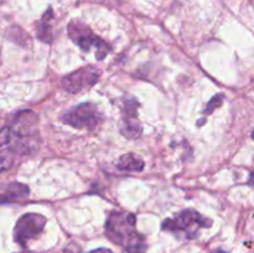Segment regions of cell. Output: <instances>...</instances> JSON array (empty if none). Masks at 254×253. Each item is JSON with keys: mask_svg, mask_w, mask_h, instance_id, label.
<instances>
[{"mask_svg": "<svg viewBox=\"0 0 254 253\" xmlns=\"http://www.w3.org/2000/svg\"><path fill=\"white\" fill-rule=\"evenodd\" d=\"M12 140V133L10 126H5V128L0 129V148L6 146L7 144L11 143Z\"/></svg>", "mask_w": 254, "mask_h": 253, "instance_id": "obj_15", "label": "cell"}, {"mask_svg": "<svg viewBox=\"0 0 254 253\" xmlns=\"http://www.w3.org/2000/svg\"><path fill=\"white\" fill-rule=\"evenodd\" d=\"M46 217L39 213H25L17 220L14 228V238L22 247L36 238L46 225Z\"/></svg>", "mask_w": 254, "mask_h": 253, "instance_id": "obj_5", "label": "cell"}, {"mask_svg": "<svg viewBox=\"0 0 254 253\" xmlns=\"http://www.w3.org/2000/svg\"><path fill=\"white\" fill-rule=\"evenodd\" d=\"M212 221L203 217L195 210H184L174 218H168L163 222L164 231L173 233H184L186 238H195L201 228L210 227Z\"/></svg>", "mask_w": 254, "mask_h": 253, "instance_id": "obj_2", "label": "cell"}, {"mask_svg": "<svg viewBox=\"0 0 254 253\" xmlns=\"http://www.w3.org/2000/svg\"><path fill=\"white\" fill-rule=\"evenodd\" d=\"M213 253H227V252H223V251H216V252Z\"/></svg>", "mask_w": 254, "mask_h": 253, "instance_id": "obj_19", "label": "cell"}, {"mask_svg": "<svg viewBox=\"0 0 254 253\" xmlns=\"http://www.w3.org/2000/svg\"><path fill=\"white\" fill-rule=\"evenodd\" d=\"M117 168L123 171H141L144 169V160L133 153L124 154L119 158Z\"/></svg>", "mask_w": 254, "mask_h": 253, "instance_id": "obj_9", "label": "cell"}, {"mask_svg": "<svg viewBox=\"0 0 254 253\" xmlns=\"http://www.w3.org/2000/svg\"><path fill=\"white\" fill-rule=\"evenodd\" d=\"M138 102L134 99H129L124 103V118H136V112H138Z\"/></svg>", "mask_w": 254, "mask_h": 253, "instance_id": "obj_13", "label": "cell"}, {"mask_svg": "<svg viewBox=\"0 0 254 253\" xmlns=\"http://www.w3.org/2000/svg\"><path fill=\"white\" fill-rule=\"evenodd\" d=\"M135 221L133 213L113 211L107 218L106 235L128 253H145V238L135 230Z\"/></svg>", "mask_w": 254, "mask_h": 253, "instance_id": "obj_1", "label": "cell"}, {"mask_svg": "<svg viewBox=\"0 0 254 253\" xmlns=\"http://www.w3.org/2000/svg\"><path fill=\"white\" fill-rule=\"evenodd\" d=\"M37 122H39V118H37L36 113H34V112H20V113L16 114L14 122H12V126H10L12 136L20 139V140L27 139L34 134Z\"/></svg>", "mask_w": 254, "mask_h": 253, "instance_id": "obj_7", "label": "cell"}, {"mask_svg": "<svg viewBox=\"0 0 254 253\" xmlns=\"http://www.w3.org/2000/svg\"><path fill=\"white\" fill-rule=\"evenodd\" d=\"M135 118H124L123 123L121 126V134L128 139H136L141 135V128L140 123L134 121Z\"/></svg>", "mask_w": 254, "mask_h": 253, "instance_id": "obj_11", "label": "cell"}, {"mask_svg": "<svg viewBox=\"0 0 254 253\" xmlns=\"http://www.w3.org/2000/svg\"><path fill=\"white\" fill-rule=\"evenodd\" d=\"M62 253H82V251H81V247H79V246L72 243V245L67 246V247L62 251Z\"/></svg>", "mask_w": 254, "mask_h": 253, "instance_id": "obj_16", "label": "cell"}, {"mask_svg": "<svg viewBox=\"0 0 254 253\" xmlns=\"http://www.w3.org/2000/svg\"><path fill=\"white\" fill-rule=\"evenodd\" d=\"M15 154H16V151L12 146L0 148V171H5L11 168L12 164H14Z\"/></svg>", "mask_w": 254, "mask_h": 253, "instance_id": "obj_12", "label": "cell"}, {"mask_svg": "<svg viewBox=\"0 0 254 253\" xmlns=\"http://www.w3.org/2000/svg\"><path fill=\"white\" fill-rule=\"evenodd\" d=\"M222 102H223V94H217V96H215L210 102H208L207 107L203 109V113L211 114L216 108H218V107L222 104Z\"/></svg>", "mask_w": 254, "mask_h": 253, "instance_id": "obj_14", "label": "cell"}, {"mask_svg": "<svg viewBox=\"0 0 254 253\" xmlns=\"http://www.w3.org/2000/svg\"><path fill=\"white\" fill-rule=\"evenodd\" d=\"M88 253H113L111 250H107V248H98V250H93Z\"/></svg>", "mask_w": 254, "mask_h": 253, "instance_id": "obj_17", "label": "cell"}, {"mask_svg": "<svg viewBox=\"0 0 254 253\" xmlns=\"http://www.w3.org/2000/svg\"><path fill=\"white\" fill-rule=\"evenodd\" d=\"M248 184H250V185H253L254 186V171H252V173H251L250 181H248Z\"/></svg>", "mask_w": 254, "mask_h": 253, "instance_id": "obj_18", "label": "cell"}, {"mask_svg": "<svg viewBox=\"0 0 254 253\" xmlns=\"http://www.w3.org/2000/svg\"><path fill=\"white\" fill-rule=\"evenodd\" d=\"M30 190L26 185L19 183L9 184L5 190L4 195L0 196V203L7 202V201H16L19 198H24L29 195Z\"/></svg>", "mask_w": 254, "mask_h": 253, "instance_id": "obj_10", "label": "cell"}, {"mask_svg": "<svg viewBox=\"0 0 254 253\" xmlns=\"http://www.w3.org/2000/svg\"><path fill=\"white\" fill-rule=\"evenodd\" d=\"M54 19V12L52 9H49L42 16L41 21L37 25V39L42 42H49L52 41V26H51V20Z\"/></svg>", "mask_w": 254, "mask_h": 253, "instance_id": "obj_8", "label": "cell"}, {"mask_svg": "<svg viewBox=\"0 0 254 253\" xmlns=\"http://www.w3.org/2000/svg\"><path fill=\"white\" fill-rule=\"evenodd\" d=\"M98 108L92 103H81L64 113L61 121L77 129H94L101 122Z\"/></svg>", "mask_w": 254, "mask_h": 253, "instance_id": "obj_4", "label": "cell"}, {"mask_svg": "<svg viewBox=\"0 0 254 253\" xmlns=\"http://www.w3.org/2000/svg\"><path fill=\"white\" fill-rule=\"evenodd\" d=\"M252 138H253V140H254V130H253V133H252Z\"/></svg>", "mask_w": 254, "mask_h": 253, "instance_id": "obj_20", "label": "cell"}, {"mask_svg": "<svg viewBox=\"0 0 254 253\" xmlns=\"http://www.w3.org/2000/svg\"><path fill=\"white\" fill-rule=\"evenodd\" d=\"M67 31H68L72 41L83 51H88L92 46L96 47L97 60H103L106 55L111 51V46L106 41H103L101 37L96 36L92 32V30L88 26H86L83 22L73 20V21L69 22Z\"/></svg>", "mask_w": 254, "mask_h": 253, "instance_id": "obj_3", "label": "cell"}, {"mask_svg": "<svg viewBox=\"0 0 254 253\" xmlns=\"http://www.w3.org/2000/svg\"><path fill=\"white\" fill-rule=\"evenodd\" d=\"M101 72L93 66L82 67L77 71L71 72L62 79V87L69 93H78L83 89L89 88L98 81Z\"/></svg>", "mask_w": 254, "mask_h": 253, "instance_id": "obj_6", "label": "cell"}]
</instances>
